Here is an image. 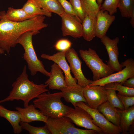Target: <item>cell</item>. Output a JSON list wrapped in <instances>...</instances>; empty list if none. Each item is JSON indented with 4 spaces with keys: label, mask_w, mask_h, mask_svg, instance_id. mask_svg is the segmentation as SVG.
I'll return each mask as SVG.
<instances>
[{
    "label": "cell",
    "mask_w": 134,
    "mask_h": 134,
    "mask_svg": "<svg viewBox=\"0 0 134 134\" xmlns=\"http://www.w3.org/2000/svg\"><path fill=\"white\" fill-rule=\"evenodd\" d=\"M5 13V11L0 12V48L8 54L11 48L16 46L18 38L23 33L31 31L35 35L48 26L44 22V15H37L23 22H15L8 19Z\"/></svg>",
    "instance_id": "cell-1"
},
{
    "label": "cell",
    "mask_w": 134,
    "mask_h": 134,
    "mask_svg": "<svg viewBox=\"0 0 134 134\" xmlns=\"http://www.w3.org/2000/svg\"><path fill=\"white\" fill-rule=\"evenodd\" d=\"M48 85L41 84H37L29 80L24 65L21 74L12 84V89L8 96L0 100V104L14 100H21L24 102V107L27 106L30 101L37 98L41 94L48 91Z\"/></svg>",
    "instance_id": "cell-2"
},
{
    "label": "cell",
    "mask_w": 134,
    "mask_h": 134,
    "mask_svg": "<svg viewBox=\"0 0 134 134\" xmlns=\"http://www.w3.org/2000/svg\"><path fill=\"white\" fill-rule=\"evenodd\" d=\"M61 92L50 93H43L39 95L33 101L36 108H38L45 116L58 118L65 116L73 108L65 105L61 100Z\"/></svg>",
    "instance_id": "cell-3"
},
{
    "label": "cell",
    "mask_w": 134,
    "mask_h": 134,
    "mask_svg": "<svg viewBox=\"0 0 134 134\" xmlns=\"http://www.w3.org/2000/svg\"><path fill=\"white\" fill-rule=\"evenodd\" d=\"M35 35L34 32H26L22 34L18 38L17 43L23 47L24 50L23 58L27 63L30 74L35 75L39 72L45 76L49 77L50 73L44 68L42 62L37 58L32 42V36Z\"/></svg>",
    "instance_id": "cell-4"
},
{
    "label": "cell",
    "mask_w": 134,
    "mask_h": 134,
    "mask_svg": "<svg viewBox=\"0 0 134 134\" xmlns=\"http://www.w3.org/2000/svg\"><path fill=\"white\" fill-rule=\"evenodd\" d=\"M79 53L81 58L93 74V81L106 77L114 72L107 64L104 63L96 51L91 48L80 49Z\"/></svg>",
    "instance_id": "cell-5"
},
{
    "label": "cell",
    "mask_w": 134,
    "mask_h": 134,
    "mask_svg": "<svg viewBox=\"0 0 134 134\" xmlns=\"http://www.w3.org/2000/svg\"><path fill=\"white\" fill-rule=\"evenodd\" d=\"M45 125L51 134H96L92 130L81 129L75 127L69 118L64 116L58 118L48 117Z\"/></svg>",
    "instance_id": "cell-6"
},
{
    "label": "cell",
    "mask_w": 134,
    "mask_h": 134,
    "mask_svg": "<svg viewBox=\"0 0 134 134\" xmlns=\"http://www.w3.org/2000/svg\"><path fill=\"white\" fill-rule=\"evenodd\" d=\"M122 68L125 67L121 71L103 78L93 81L90 86L98 85L104 86L109 83L117 82L122 85L129 78L134 76V60L128 59L120 64Z\"/></svg>",
    "instance_id": "cell-7"
},
{
    "label": "cell",
    "mask_w": 134,
    "mask_h": 134,
    "mask_svg": "<svg viewBox=\"0 0 134 134\" xmlns=\"http://www.w3.org/2000/svg\"><path fill=\"white\" fill-rule=\"evenodd\" d=\"M76 106L83 109L90 115L93 123L102 130L103 134H120L122 132L119 127L108 120L97 109L91 108L82 101L77 102Z\"/></svg>",
    "instance_id": "cell-8"
},
{
    "label": "cell",
    "mask_w": 134,
    "mask_h": 134,
    "mask_svg": "<svg viewBox=\"0 0 134 134\" xmlns=\"http://www.w3.org/2000/svg\"><path fill=\"white\" fill-rule=\"evenodd\" d=\"M65 56L69 64L70 71L77 80V85L83 87L90 85L93 80L88 79L84 76L81 69L82 62L75 49L70 48L66 50Z\"/></svg>",
    "instance_id": "cell-9"
},
{
    "label": "cell",
    "mask_w": 134,
    "mask_h": 134,
    "mask_svg": "<svg viewBox=\"0 0 134 134\" xmlns=\"http://www.w3.org/2000/svg\"><path fill=\"white\" fill-rule=\"evenodd\" d=\"M83 88V93L86 103L91 108L97 109L107 101L105 86L87 85Z\"/></svg>",
    "instance_id": "cell-10"
},
{
    "label": "cell",
    "mask_w": 134,
    "mask_h": 134,
    "mask_svg": "<svg viewBox=\"0 0 134 134\" xmlns=\"http://www.w3.org/2000/svg\"><path fill=\"white\" fill-rule=\"evenodd\" d=\"M74 108L65 116L69 118L73 123L78 127L95 130L98 134H103L102 130L93 123L92 118L87 111L78 106Z\"/></svg>",
    "instance_id": "cell-11"
},
{
    "label": "cell",
    "mask_w": 134,
    "mask_h": 134,
    "mask_svg": "<svg viewBox=\"0 0 134 134\" xmlns=\"http://www.w3.org/2000/svg\"><path fill=\"white\" fill-rule=\"evenodd\" d=\"M100 39L108 54L109 59L107 64L114 72L121 71L122 68L118 60L119 53L118 44L119 41V38L116 37L111 39L106 35Z\"/></svg>",
    "instance_id": "cell-12"
},
{
    "label": "cell",
    "mask_w": 134,
    "mask_h": 134,
    "mask_svg": "<svg viewBox=\"0 0 134 134\" xmlns=\"http://www.w3.org/2000/svg\"><path fill=\"white\" fill-rule=\"evenodd\" d=\"M61 17L63 36H70L75 38L82 37V24L77 18L65 12Z\"/></svg>",
    "instance_id": "cell-13"
},
{
    "label": "cell",
    "mask_w": 134,
    "mask_h": 134,
    "mask_svg": "<svg viewBox=\"0 0 134 134\" xmlns=\"http://www.w3.org/2000/svg\"><path fill=\"white\" fill-rule=\"evenodd\" d=\"M65 51H60L52 55L42 54L41 57L54 62L59 66L65 74V80L67 86H76L77 85V81L71 74L69 66L66 59Z\"/></svg>",
    "instance_id": "cell-14"
},
{
    "label": "cell",
    "mask_w": 134,
    "mask_h": 134,
    "mask_svg": "<svg viewBox=\"0 0 134 134\" xmlns=\"http://www.w3.org/2000/svg\"><path fill=\"white\" fill-rule=\"evenodd\" d=\"M115 16L108 12L100 9L96 16L95 36L100 39L106 35L109 27L115 19Z\"/></svg>",
    "instance_id": "cell-15"
},
{
    "label": "cell",
    "mask_w": 134,
    "mask_h": 134,
    "mask_svg": "<svg viewBox=\"0 0 134 134\" xmlns=\"http://www.w3.org/2000/svg\"><path fill=\"white\" fill-rule=\"evenodd\" d=\"M15 109L20 114L21 122L29 123L36 121H42L45 123L47 122L48 117L36 109L34 104H31L23 108L16 107Z\"/></svg>",
    "instance_id": "cell-16"
},
{
    "label": "cell",
    "mask_w": 134,
    "mask_h": 134,
    "mask_svg": "<svg viewBox=\"0 0 134 134\" xmlns=\"http://www.w3.org/2000/svg\"><path fill=\"white\" fill-rule=\"evenodd\" d=\"M51 67L50 75L45 84H47L49 88L51 90H60L67 87L65 76L60 67L55 63Z\"/></svg>",
    "instance_id": "cell-17"
},
{
    "label": "cell",
    "mask_w": 134,
    "mask_h": 134,
    "mask_svg": "<svg viewBox=\"0 0 134 134\" xmlns=\"http://www.w3.org/2000/svg\"><path fill=\"white\" fill-rule=\"evenodd\" d=\"M62 98L67 102L71 103L75 107L76 104L82 101L86 103L83 95V88L77 85L67 86L61 89Z\"/></svg>",
    "instance_id": "cell-18"
},
{
    "label": "cell",
    "mask_w": 134,
    "mask_h": 134,
    "mask_svg": "<svg viewBox=\"0 0 134 134\" xmlns=\"http://www.w3.org/2000/svg\"><path fill=\"white\" fill-rule=\"evenodd\" d=\"M0 117L6 119L10 123L14 134H19L22 131V128L20 123L21 115L17 110H8L0 105Z\"/></svg>",
    "instance_id": "cell-19"
},
{
    "label": "cell",
    "mask_w": 134,
    "mask_h": 134,
    "mask_svg": "<svg viewBox=\"0 0 134 134\" xmlns=\"http://www.w3.org/2000/svg\"><path fill=\"white\" fill-rule=\"evenodd\" d=\"M109 121L120 127V115L118 109L106 101L100 106L97 109Z\"/></svg>",
    "instance_id": "cell-20"
},
{
    "label": "cell",
    "mask_w": 134,
    "mask_h": 134,
    "mask_svg": "<svg viewBox=\"0 0 134 134\" xmlns=\"http://www.w3.org/2000/svg\"><path fill=\"white\" fill-rule=\"evenodd\" d=\"M36 6L44 11L53 13L60 17L65 12L57 0H31Z\"/></svg>",
    "instance_id": "cell-21"
},
{
    "label": "cell",
    "mask_w": 134,
    "mask_h": 134,
    "mask_svg": "<svg viewBox=\"0 0 134 134\" xmlns=\"http://www.w3.org/2000/svg\"><path fill=\"white\" fill-rule=\"evenodd\" d=\"M120 113V128L122 134H127L134 122V105L126 110L118 109Z\"/></svg>",
    "instance_id": "cell-22"
},
{
    "label": "cell",
    "mask_w": 134,
    "mask_h": 134,
    "mask_svg": "<svg viewBox=\"0 0 134 134\" xmlns=\"http://www.w3.org/2000/svg\"><path fill=\"white\" fill-rule=\"evenodd\" d=\"M96 18L91 17L86 14L82 21V37L87 41H90L96 37Z\"/></svg>",
    "instance_id": "cell-23"
},
{
    "label": "cell",
    "mask_w": 134,
    "mask_h": 134,
    "mask_svg": "<svg viewBox=\"0 0 134 134\" xmlns=\"http://www.w3.org/2000/svg\"><path fill=\"white\" fill-rule=\"evenodd\" d=\"M5 16L9 20L15 22H23L32 18L36 16H29L22 8L17 9L11 7L8 8L6 12L5 13Z\"/></svg>",
    "instance_id": "cell-24"
},
{
    "label": "cell",
    "mask_w": 134,
    "mask_h": 134,
    "mask_svg": "<svg viewBox=\"0 0 134 134\" xmlns=\"http://www.w3.org/2000/svg\"><path fill=\"white\" fill-rule=\"evenodd\" d=\"M104 86L106 91L107 101L114 107L121 110H124L123 105L113 87L112 83L107 84Z\"/></svg>",
    "instance_id": "cell-25"
},
{
    "label": "cell",
    "mask_w": 134,
    "mask_h": 134,
    "mask_svg": "<svg viewBox=\"0 0 134 134\" xmlns=\"http://www.w3.org/2000/svg\"><path fill=\"white\" fill-rule=\"evenodd\" d=\"M29 16H34L43 15L51 17L52 13L46 12L35 5L31 0H27L22 8Z\"/></svg>",
    "instance_id": "cell-26"
},
{
    "label": "cell",
    "mask_w": 134,
    "mask_h": 134,
    "mask_svg": "<svg viewBox=\"0 0 134 134\" xmlns=\"http://www.w3.org/2000/svg\"><path fill=\"white\" fill-rule=\"evenodd\" d=\"M85 12L88 15L96 18L97 13L100 9L96 0H80Z\"/></svg>",
    "instance_id": "cell-27"
},
{
    "label": "cell",
    "mask_w": 134,
    "mask_h": 134,
    "mask_svg": "<svg viewBox=\"0 0 134 134\" xmlns=\"http://www.w3.org/2000/svg\"><path fill=\"white\" fill-rule=\"evenodd\" d=\"M118 8L123 17L130 18L134 11V0H120Z\"/></svg>",
    "instance_id": "cell-28"
},
{
    "label": "cell",
    "mask_w": 134,
    "mask_h": 134,
    "mask_svg": "<svg viewBox=\"0 0 134 134\" xmlns=\"http://www.w3.org/2000/svg\"><path fill=\"white\" fill-rule=\"evenodd\" d=\"M20 125L22 129L25 130L30 134H51L46 125L37 127L32 126L29 123L20 122Z\"/></svg>",
    "instance_id": "cell-29"
},
{
    "label": "cell",
    "mask_w": 134,
    "mask_h": 134,
    "mask_svg": "<svg viewBox=\"0 0 134 134\" xmlns=\"http://www.w3.org/2000/svg\"><path fill=\"white\" fill-rule=\"evenodd\" d=\"M120 0H105L100 6V9L108 12L111 15L117 12Z\"/></svg>",
    "instance_id": "cell-30"
},
{
    "label": "cell",
    "mask_w": 134,
    "mask_h": 134,
    "mask_svg": "<svg viewBox=\"0 0 134 134\" xmlns=\"http://www.w3.org/2000/svg\"><path fill=\"white\" fill-rule=\"evenodd\" d=\"M78 19L82 23L86 14L80 0H69Z\"/></svg>",
    "instance_id": "cell-31"
},
{
    "label": "cell",
    "mask_w": 134,
    "mask_h": 134,
    "mask_svg": "<svg viewBox=\"0 0 134 134\" xmlns=\"http://www.w3.org/2000/svg\"><path fill=\"white\" fill-rule=\"evenodd\" d=\"M112 84L114 89L118 91V94L125 96H134V88L128 87L117 82H113Z\"/></svg>",
    "instance_id": "cell-32"
},
{
    "label": "cell",
    "mask_w": 134,
    "mask_h": 134,
    "mask_svg": "<svg viewBox=\"0 0 134 134\" xmlns=\"http://www.w3.org/2000/svg\"><path fill=\"white\" fill-rule=\"evenodd\" d=\"M71 45V42L67 39H62L56 42L54 47L56 50L58 51H66L70 48Z\"/></svg>",
    "instance_id": "cell-33"
},
{
    "label": "cell",
    "mask_w": 134,
    "mask_h": 134,
    "mask_svg": "<svg viewBox=\"0 0 134 134\" xmlns=\"http://www.w3.org/2000/svg\"><path fill=\"white\" fill-rule=\"evenodd\" d=\"M57 0L66 12L74 16L80 21L69 1L67 0Z\"/></svg>",
    "instance_id": "cell-34"
},
{
    "label": "cell",
    "mask_w": 134,
    "mask_h": 134,
    "mask_svg": "<svg viewBox=\"0 0 134 134\" xmlns=\"http://www.w3.org/2000/svg\"><path fill=\"white\" fill-rule=\"evenodd\" d=\"M118 98L122 102L124 110L128 109L134 104V96L130 97L122 96L117 94Z\"/></svg>",
    "instance_id": "cell-35"
},
{
    "label": "cell",
    "mask_w": 134,
    "mask_h": 134,
    "mask_svg": "<svg viewBox=\"0 0 134 134\" xmlns=\"http://www.w3.org/2000/svg\"><path fill=\"white\" fill-rule=\"evenodd\" d=\"M122 85L128 87L134 88V76L127 79Z\"/></svg>",
    "instance_id": "cell-36"
},
{
    "label": "cell",
    "mask_w": 134,
    "mask_h": 134,
    "mask_svg": "<svg viewBox=\"0 0 134 134\" xmlns=\"http://www.w3.org/2000/svg\"><path fill=\"white\" fill-rule=\"evenodd\" d=\"M131 18L130 23L133 27L134 28V11L130 17Z\"/></svg>",
    "instance_id": "cell-37"
},
{
    "label": "cell",
    "mask_w": 134,
    "mask_h": 134,
    "mask_svg": "<svg viewBox=\"0 0 134 134\" xmlns=\"http://www.w3.org/2000/svg\"><path fill=\"white\" fill-rule=\"evenodd\" d=\"M103 0H96L99 6H100Z\"/></svg>",
    "instance_id": "cell-38"
},
{
    "label": "cell",
    "mask_w": 134,
    "mask_h": 134,
    "mask_svg": "<svg viewBox=\"0 0 134 134\" xmlns=\"http://www.w3.org/2000/svg\"><path fill=\"white\" fill-rule=\"evenodd\" d=\"M4 51L2 50L0 48V54H4Z\"/></svg>",
    "instance_id": "cell-39"
},
{
    "label": "cell",
    "mask_w": 134,
    "mask_h": 134,
    "mask_svg": "<svg viewBox=\"0 0 134 134\" xmlns=\"http://www.w3.org/2000/svg\"><path fill=\"white\" fill-rule=\"evenodd\" d=\"M0 20H1V17H0Z\"/></svg>",
    "instance_id": "cell-40"
},
{
    "label": "cell",
    "mask_w": 134,
    "mask_h": 134,
    "mask_svg": "<svg viewBox=\"0 0 134 134\" xmlns=\"http://www.w3.org/2000/svg\"></svg>",
    "instance_id": "cell-41"
}]
</instances>
